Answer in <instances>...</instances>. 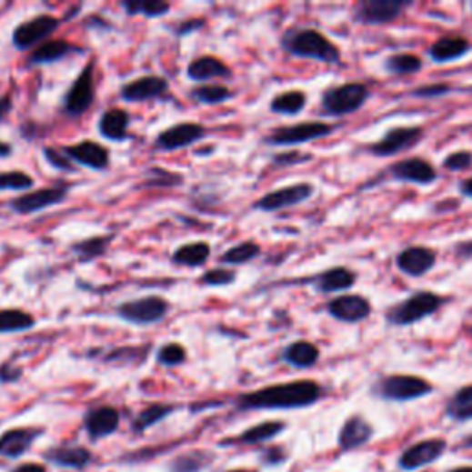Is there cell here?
I'll return each mask as SVG.
<instances>
[{
    "label": "cell",
    "mask_w": 472,
    "mask_h": 472,
    "mask_svg": "<svg viewBox=\"0 0 472 472\" xmlns=\"http://www.w3.org/2000/svg\"><path fill=\"white\" fill-rule=\"evenodd\" d=\"M306 102H308V98L303 91L292 89V91H285V93L277 95L276 98H272V102H269V111L276 115H285V116H297L305 111Z\"/></svg>",
    "instance_id": "31"
},
{
    "label": "cell",
    "mask_w": 472,
    "mask_h": 472,
    "mask_svg": "<svg viewBox=\"0 0 472 472\" xmlns=\"http://www.w3.org/2000/svg\"><path fill=\"white\" fill-rule=\"evenodd\" d=\"M95 104V75L93 63H87L78 78L73 82L71 89L63 96V113L71 118L85 115Z\"/></svg>",
    "instance_id": "12"
},
{
    "label": "cell",
    "mask_w": 472,
    "mask_h": 472,
    "mask_svg": "<svg viewBox=\"0 0 472 472\" xmlns=\"http://www.w3.org/2000/svg\"><path fill=\"white\" fill-rule=\"evenodd\" d=\"M281 48L294 57L314 59L325 65H338L342 61V50L319 30L308 26L288 28L281 37Z\"/></svg>",
    "instance_id": "2"
},
{
    "label": "cell",
    "mask_w": 472,
    "mask_h": 472,
    "mask_svg": "<svg viewBox=\"0 0 472 472\" xmlns=\"http://www.w3.org/2000/svg\"><path fill=\"white\" fill-rule=\"evenodd\" d=\"M12 154H14V146L8 145V143L0 141V159H6V157H10Z\"/></svg>",
    "instance_id": "55"
},
{
    "label": "cell",
    "mask_w": 472,
    "mask_h": 472,
    "mask_svg": "<svg viewBox=\"0 0 472 472\" xmlns=\"http://www.w3.org/2000/svg\"><path fill=\"white\" fill-rule=\"evenodd\" d=\"M235 472H246V470H235Z\"/></svg>",
    "instance_id": "57"
},
{
    "label": "cell",
    "mask_w": 472,
    "mask_h": 472,
    "mask_svg": "<svg viewBox=\"0 0 472 472\" xmlns=\"http://www.w3.org/2000/svg\"><path fill=\"white\" fill-rule=\"evenodd\" d=\"M410 6V0H362L353 8V21L364 26L389 25Z\"/></svg>",
    "instance_id": "8"
},
{
    "label": "cell",
    "mask_w": 472,
    "mask_h": 472,
    "mask_svg": "<svg viewBox=\"0 0 472 472\" xmlns=\"http://www.w3.org/2000/svg\"><path fill=\"white\" fill-rule=\"evenodd\" d=\"M459 194L465 196V197H472V177L463 179V181L459 183Z\"/></svg>",
    "instance_id": "53"
},
{
    "label": "cell",
    "mask_w": 472,
    "mask_h": 472,
    "mask_svg": "<svg viewBox=\"0 0 472 472\" xmlns=\"http://www.w3.org/2000/svg\"><path fill=\"white\" fill-rule=\"evenodd\" d=\"M63 150L73 159V163L91 170H107L111 165L109 150L95 141H82L71 146H63Z\"/></svg>",
    "instance_id": "19"
},
{
    "label": "cell",
    "mask_w": 472,
    "mask_h": 472,
    "mask_svg": "<svg viewBox=\"0 0 472 472\" xmlns=\"http://www.w3.org/2000/svg\"><path fill=\"white\" fill-rule=\"evenodd\" d=\"M425 139V129L421 126H398L384 133V137L367 146V152L375 157H393L402 152L416 148Z\"/></svg>",
    "instance_id": "7"
},
{
    "label": "cell",
    "mask_w": 472,
    "mask_h": 472,
    "mask_svg": "<svg viewBox=\"0 0 472 472\" xmlns=\"http://www.w3.org/2000/svg\"><path fill=\"white\" fill-rule=\"evenodd\" d=\"M447 414L456 421L472 419V384L457 389L447 404Z\"/></svg>",
    "instance_id": "37"
},
{
    "label": "cell",
    "mask_w": 472,
    "mask_h": 472,
    "mask_svg": "<svg viewBox=\"0 0 472 472\" xmlns=\"http://www.w3.org/2000/svg\"><path fill=\"white\" fill-rule=\"evenodd\" d=\"M43 156H45L46 163H48L50 166H54L55 170H61V172H75L73 159L65 154L63 148L46 146V148H43Z\"/></svg>",
    "instance_id": "46"
},
{
    "label": "cell",
    "mask_w": 472,
    "mask_h": 472,
    "mask_svg": "<svg viewBox=\"0 0 472 472\" xmlns=\"http://www.w3.org/2000/svg\"><path fill=\"white\" fill-rule=\"evenodd\" d=\"M432 384L421 377L414 375H391L382 378L377 384V391L386 400H397V402H407L421 398L428 393H432Z\"/></svg>",
    "instance_id": "10"
},
{
    "label": "cell",
    "mask_w": 472,
    "mask_h": 472,
    "mask_svg": "<svg viewBox=\"0 0 472 472\" xmlns=\"http://www.w3.org/2000/svg\"><path fill=\"white\" fill-rule=\"evenodd\" d=\"M66 196H69V186H46L14 197L8 207L17 215H35L63 204Z\"/></svg>",
    "instance_id": "14"
},
{
    "label": "cell",
    "mask_w": 472,
    "mask_h": 472,
    "mask_svg": "<svg viewBox=\"0 0 472 472\" xmlns=\"http://www.w3.org/2000/svg\"><path fill=\"white\" fill-rule=\"evenodd\" d=\"M312 156L310 154H303L299 150H290V152H283L274 156V165L277 166H294V165H303L306 161H310Z\"/></svg>",
    "instance_id": "49"
},
{
    "label": "cell",
    "mask_w": 472,
    "mask_h": 472,
    "mask_svg": "<svg viewBox=\"0 0 472 472\" xmlns=\"http://www.w3.org/2000/svg\"><path fill=\"white\" fill-rule=\"evenodd\" d=\"M445 450V443L439 439H430V441H421L414 447H410L400 457V465L407 470L421 468L432 461H436Z\"/></svg>",
    "instance_id": "23"
},
{
    "label": "cell",
    "mask_w": 472,
    "mask_h": 472,
    "mask_svg": "<svg viewBox=\"0 0 472 472\" xmlns=\"http://www.w3.org/2000/svg\"><path fill=\"white\" fill-rule=\"evenodd\" d=\"M452 472H472V468L465 467V468H457V470H452Z\"/></svg>",
    "instance_id": "56"
},
{
    "label": "cell",
    "mask_w": 472,
    "mask_h": 472,
    "mask_svg": "<svg viewBox=\"0 0 472 472\" xmlns=\"http://www.w3.org/2000/svg\"><path fill=\"white\" fill-rule=\"evenodd\" d=\"M369 95L367 85L360 82L332 85L321 95V113L334 118L353 115L366 105Z\"/></svg>",
    "instance_id": "4"
},
{
    "label": "cell",
    "mask_w": 472,
    "mask_h": 472,
    "mask_svg": "<svg viewBox=\"0 0 472 472\" xmlns=\"http://www.w3.org/2000/svg\"><path fill=\"white\" fill-rule=\"evenodd\" d=\"M437 262V253L427 246H410L395 256V266L407 277L419 279L432 272Z\"/></svg>",
    "instance_id": "16"
},
{
    "label": "cell",
    "mask_w": 472,
    "mask_h": 472,
    "mask_svg": "<svg viewBox=\"0 0 472 472\" xmlns=\"http://www.w3.org/2000/svg\"><path fill=\"white\" fill-rule=\"evenodd\" d=\"M260 253H262V249L256 242L246 240V242L231 246L227 251H224L220 256V262L224 266H244V264H249L255 258H258Z\"/></svg>",
    "instance_id": "34"
},
{
    "label": "cell",
    "mask_w": 472,
    "mask_h": 472,
    "mask_svg": "<svg viewBox=\"0 0 472 472\" xmlns=\"http://www.w3.org/2000/svg\"><path fill=\"white\" fill-rule=\"evenodd\" d=\"M73 52H80V48H76L73 43L63 41V39H50L43 45H39L37 48L32 50L28 63L30 65H50L55 61H61L63 57H66Z\"/></svg>",
    "instance_id": "25"
},
{
    "label": "cell",
    "mask_w": 472,
    "mask_h": 472,
    "mask_svg": "<svg viewBox=\"0 0 472 472\" xmlns=\"http://www.w3.org/2000/svg\"><path fill=\"white\" fill-rule=\"evenodd\" d=\"M308 283L323 296L340 294L351 290L357 285V274L346 266H334L312 277Z\"/></svg>",
    "instance_id": "20"
},
{
    "label": "cell",
    "mask_w": 472,
    "mask_h": 472,
    "mask_svg": "<svg viewBox=\"0 0 472 472\" xmlns=\"http://www.w3.org/2000/svg\"><path fill=\"white\" fill-rule=\"evenodd\" d=\"M321 397V387L314 380H296L267 386L258 391L242 395L238 398L240 408L244 410H294L306 408L317 402Z\"/></svg>",
    "instance_id": "1"
},
{
    "label": "cell",
    "mask_w": 472,
    "mask_h": 472,
    "mask_svg": "<svg viewBox=\"0 0 472 472\" xmlns=\"http://www.w3.org/2000/svg\"><path fill=\"white\" fill-rule=\"evenodd\" d=\"M14 472H45V468L41 465H35V463H28V465H23L19 467L17 470Z\"/></svg>",
    "instance_id": "54"
},
{
    "label": "cell",
    "mask_w": 472,
    "mask_h": 472,
    "mask_svg": "<svg viewBox=\"0 0 472 472\" xmlns=\"http://www.w3.org/2000/svg\"><path fill=\"white\" fill-rule=\"evenodd\" d=\"M443 166L450 172H463L467 168L472 166V154L467 152V150H459V152H454L450 154L445 161H443Z\"/></svg>",
    "instance_id": "47"
},
{
    "label": "cell",
    "mask_w": 472,
    "mask_h": 472,
    "mask_svg": "<svg viewBox=\"0 0 472 472\" xmlns=\"http://www.w3.org/2000/svg\"><path fill=\"white\" fill-rule=\"evenodd\" d=\"M122 8L129 17L145 15L148 19H157L170 12V5L161 3V0H126L122 3Z\"/></svg>",
    "instance_id": "36"
},
{
    "label": "cell",
    "mask_w": 472,
    "mask_h": 472,
    "mask_svg": "<svg viewBox=\"0 0 472 472\" xmlns=\"http://www.w3.org/2000/svg\"><path fill=\"white\" fill-rule=\"evenodd\" d=\"M35 186V181L30 174L21 170L0 172V192H23L26 194Z\"/></svg>",
    "instance_id": "40"
},
{
    "label": "cell",
    "mask_w": 472,
    "mask_h": 472,
    "mask_svg": "<svg viewBox=\"0 0 472 472\" xmlns=\"http://www.w3.org/2000/svg\"><path fill=\"white\" fill-rule=\"evenodd\" d=\"M316 188L310 183H296V185H288L283 188H276L272 192L264 194L262 197H258L253 209L260 211V213H277V211H285L296 206L305 204L312 196H314Z\"/></svg>",
    "instance_id": "9"
},
{
    "label": "cell",
    "mask_w": 472,
    "mask_h": 472,
    "mask_svg": "<svg viewBox=\"0 0 472 472\" xmlns=\"http://www.w3.org/2000/svg\"><path fill=\"white\" fill-rule=\"evenodd\" d=\"M235 96V93L224 85H197L194 89H190V98L197 104L204 105H220L227 100H231Z\"/></svg>",
    "instance_id": "38"
},
{
    "label": "cell",
    "mask_w": 472,
    "mask_h": 472,
    "mask_svg": "<svg viewBox=\"0 0 472 472\" xmlns=\"http://www.w3.org/2000/svg\"><path fill=\"white\" fill-rule=\"evenodd\" d=\"M35 326V317L23 308H0V334L26 332Z\"/></svg>",
    "instance_id": "32"
},
{
    "label": "cell",
    "mask_w": 472,
    "mask_h": 472,
    "mask_svg": "<svg viewBox=\"0 0 472 472\" xmlns=\"http://www.w3.org/2000/svg\"><path fill=\"white\" fill-rule=\"evenodd\" d=\"M472 50V45L468 39L452 35V37H441L428 48V57L434 63H452L461 59Z\"/></svg>",
    "instance_id": "24"
},
{
    "label": "cell",
    "mask_w": 472,
    "mask_h": 472,
    "mask_svg": "<svg viewBox=\"0 0 472 472\" xmlns=\"http://www.w3.org/2000/svg\"><path fill=\"white\" fill-rule=\"evenodd\" d=\"M118 423H120V416L111 407H100V408L89 412V416L85 419L87 432L95 439H100V437H105V436L113 434L118 428Z\"/></svg>",
    "instance_id": "28"
},
{
    "label": "cell",
    "mask_w": 472,
    "mask_h": 472,
    "mask_svg": "<svg viewBox=\"0 0 472 472\" xmlns=\"http://www.w3.org/2000/svg\"><path fill=\"white\" fill-rule=\"evenodd\" d=\"M319 357H321V353H319L317 346H314L312 342H306V340L292 342L283 351V360L296 369L314 367L319 362Z\"/></svg>",
    "instance_id": "26"
},
{
    "label": "cell",
    "mask_w": 472,
    "mask_h": 472,
    "mask_svg": "<svg viewBox=\"0 0 472 472\" xmlns=\"http://www.w3.org/2000/svg\"><path fill=\"white\" fill-rule=\"evenodd\" d=\"M373 312V306L367 297L360 294L338 296L326 303V314L340 323L357 325L366 321Z\"/></svg>",
    "instance_id": "15"
},
{
    "label": "cell",
    "mask_w": 472,
    "mask_h": 472,
    "mask_svg": "<svg viewBox=\"0 0 472 472\" xmlns=\"http://www.w3.org/2000/svg\"><path fill=\"white\" fill-rule=\"evenodd\" d=\"M206 23L204 21H199V19H190V21H185V23H181L179 26H177V30H176V34L177 35H188V34H192V32H197L201 26H204Z\"/></svg>",
    "instance_id": "51"
},
{
    "label": "cell",
    "mask_w": 472,
    "mask_h": 472,
    "mask_svg": "<svg viewBox=\"0 0 472 472\" xmlns=\"http://www.w3.org/2000/svg\"><path fill=\"white\" fill-rule=\"evenodd\" d=\"M283 430H285V425H283V423L267 421V423H262V425H258V427L249 428V430L242 436V441H246V443H260V441L276 437V436H277L279 432H283Z\"/></svg>",
    "instance_id": "43"
},
{
    "label": "cell",
    "mask_w": 472,
    "mask_h": 472,
    "mask_svg": "<svg viewBox=\"0 0 472 472\" xmlns=\"http://www.w3.org/2000/svg\"><path fill=\"white\" fill-rule=\"evenodd\" d=\"M61 19L50 15V14H41L35 15L30 21H25L15 26L12 34V43L17 50H32L37 48L39 45L46 43V39L59 28Z\"/></svg>",
    "instance_id": "11"
},
{
    "label": "cell",
    "mask_w": 472,
    "mask_h": 472,
    "mask_svg": "<svg viewBox=\"0 0 472 472\" xmlns=\"http://www.w3.org/2000/svg\"><path fill=\"white\" fill-rule=\"evenodd\" d=\"M423 59L417 54L400 52L393 54L384 61V69L391 76H412L423 71Z\"/></svg>",
    "instance_id": "30"
},
{
    "label": "cell",
    "mask_w": 472,
    "mask_h": 472,
    "mask_svg": "<svg viewBox=\"0 0 472 472\" xmlns=\"http://www.w3.org/2000/svg\"><path fill=\"white\" fill-rule=\"evenodd\" d=\"M213 255V247L207 242H190V244H183L179 246L174 255H172V262L176 266H183V267H201L209 262Z\"/></svg>",
    "instance_id": "27"
},
{
    "label": "cell",
    "mask_w": 472,
    "mask_h": 472,
    "mask_svg": "<svg viewBox=\"0 0 472 472\" xmlns=\"http://www.w3.org/2000/svg\"><path fill=\"white\" fill-rule=\"evenodd\" d=\"M168 91V82L163 76H143L120 87V100L126 104H143L161 98Z\"/></svg>",
    "instance_id": "18"
},
{
    "label": "cell",
    "mask_w": 472,
    "mask_h": 472,
    "mask_svg": "<svg viewBox=\"0 0 472 472\" xmlns=\"http://www.w3.org/2000/svg\"><path fill=\"white\" fill-rule=\"evenodd\" d=\"M129 124L131 115L126 109L113 107L102 113L98 120V133L107 141L124 143L126 139H129Z\"/></svg>",
    "instance_id": "22"
},
{
    "label": "cell",
    "mask_w": 472,
    "mask_h": 472,
    "mask_svg": "<svg viewBox=\"0 0 472 472\" xmlns=\"http://www.w3.org/2000/svg\"><path fill=\"white\" fill-rule=\"evenodd\" d=\"M371 432H373L371 427L360 416H353L351 419H347V423L342 428L340 445H342L344 450L357 448L371 437Z\"/></svg>",
    "instance_id": "33"
},
{
    "label": "cell",
    "mask_w": 472,
    "mask_h": 472,
    "mask_svg": "<svg viewBox=\"0 0 472 472\" xmlns=\"http://www.w3.org/2000/svg\"><path fill=\"white\" fill-rule=\"evenodd\" d=\"M197 283L201 286H215V288L229 286V285L236 283V272L231 267H213V269H209V272L201 276L197 279Z\"/></svg>",
    "instance_id": "41"
},
{
    "label": "cell",
    "mask_w": 472,
    "mask_h": 472,
    "mask_svg": "<svg viewBox=\"0 0 472 472\" xmlns=\"http://www.w3.org/2000/svg\"><path fill=\"white\" fill-rule=\"evenodd\" d=\"M91 454L84 448H59L50 454V459L63 467H84L89 461Z\"/></svg>",
    "instance_id": "42"
},
{
    "label": "cell",
    "mask_w": 472,
    "mask_h": 472,
    "mask_svg": "<svg viewBox=\"0 0 472 472\" xmlns=\"http://www.w3.org/2000/svg\"><path fill=\"white\" fill-rule=\"evenodd\" d=\"M452 91V87L448 84H432V85H423L412 91V96L416 98H423V100H430V98H441L447 96Z\"/></svg>",
    "instance_id": "48"
},
{
    "label": "cell",
    "mask_w": 472,
    "mask_h": 472,
    "mask_svg": "<svg viewBox=\"0 0 472 472\" xmlns=\"http://www.w3.org/2000/svg\"><path fill=\"white\" fill-rule=\"evenodd\" d=\"M389 176L400 183H412V185H432L437 181V170L436 166L423 159V157H410L402 159L398 163H393L387 168Z\"/></svg>",
    "instance_id": "17"
},
{
    "label": "cell",
    "mask_w": 472,
    "mask_h": 472,
    "mask_svg": "<svg viewBox=\"0 0 472 472\" xmlns=\"http://www.w3.org/2000/svg\"><path fill=\"white\" fill-rule=\"evenodd\" d=\"M113 235H102V236H91L85 240H80L76 244H73L71 251L82 260V262H89L95 260L102 255H105L107 246L113 242Z\"/></svg>",
    "instance_id": "35"
},
{
    "label": "cell",
    "mask_w": 472,
    "mask_h": 472,
    "mask_svg": "<svg viewBox=\"0 0 472 472\" xmlns=\"http://www.w3.org/2000/svg\"><path fill=\"white\" fill-rule=\"evenodd\" d=\"M157 362L165 367H177L186 362V349L181 344L170 342L157 351Z\"/></svg>",
    "instance_id": "44"
},
{
    "label": "cell",
    "mask_w": 472,
    "mask_h": 472,
    "mask_svg": "<svg viewBox=\"0 0 472 472\" xmlns=\"http://www.w3.org/2000/svg\"><path fill=\"white\" fill-rule=\"evenodd\" d=\"M170 308L172 305L165 297L152 294L146 297L120 303L116 306V316L135 326H150L161 323L168 316Z\"/></svg>",
    "instance_id": "5"
},
{
    "label": "cell",
    "mask_w": 472,
    "mask_h": 472,
    "mask_svg": "<svg viewBox=\"0 0 472 472\" xmlns=\"http://www.w3.org/2000/svg\"><path fill=\"white\" fill-rule=\"evenodd\" d=\"M207 137V127L196 122H181L163 129L154 141L157 152H177Z\"/></svg>",
    "instance_id": "13"
},
{
    "label": "cell",
    "mask_w": 472,
    "mask_h": 472,
    "mask_svg": "<svg viewBox=\"0 0 472 472\" xmlns=\"http://www.w3.org/2000/svg\"><path fill=\"white\" fill-rule=\"evenodd\" d=\"M172 412L170 407H161V404H156V407L146 408L145 412H141V416L135 419V428L137 430H146L148 427L159 423L163 417H166Z\"/></svg>",
    "instance_id": "45"
},
{
    "label": "cell",
    "mask_w": 472,
    "mask_h": 472,
    "mask_svg": "<svg viewBox=\"0 0 472 472\" xmlns=\"http://www.w3.org/2000/svg\"><path fill=\"white\" fill-rule=\"evenodd\" d=\"M186 76L192 82H209V80H227L233 76L231 66L216 55H199L192 59L186 66Z\"/></svg>",
    "instance_id": "21"
},
{
    "label": "cell",
    "mask_w": 472,
    "mask_h": 472,
    "mask_svg": "<svg viewBox=\"0 0 472 472\" xmlns=\"http://www.w3.org/2000/svg\"><path fill=\"white\" fill-rule=\"evenodd\" d=\"M183 183H185L183 174L154 166L145 174V183L141 185V188H177Z\"/></svg>",
    "instance_id": "39"
},
{
    "label": "cell",
    "mask_w": 472,
    "mask_h": 472,
    "mask_svg": "<svg viewBox=\"0 0 472 472\" xmlns=\"http://www.w3.org/2000/svg\"><path fill=\"white\" fill-rule=\"evenodd\" d=\"M12 109H14V100H12V95H5V96H0V124H3V122L8 118V115L12 113Z\"/></svg>",
    "instance_id": "52"
},
{
    "label": "cell",
    "mask_w": 472,
    "mask_h": 472,
    "mask_svg": "<svg viewBox=\"0 0 472 472\" xmlns=\"http://www.w3.org/2000/svg\"><path fill=\"white\" fill-rule=\"evenodd\" d=\"M21 375H23L21 367H15L12 364H3V366H0V382H5V384L17 382L21 378Z\"/></svg>",
    "instance_id": "50"
},
{
    "label": "cell",
    "mask_w": 472,
    "mask_h": 472,
    "mask_svg": "<svg viewBox=\"0 0 472 472\" xmlns=\"http://www.w3.org/2000/svg\"><path fill=\"white\" fill-rule=\"evenodd\" d=\"M443 305L445 297H441L439 294L419 290L404 301H398L397 305L389 306L384 314V319L391 326H410L434 316Z\"/></svg>",
    "instance_id": "3"
},
{
    "label": "cell",
    "mask_w": 472,
    "mask_h": 472,
    "mask_svg": "<svg viewBox=\"0 0 472 472\" xmlns=\"http://www.w3.org/2000/svg\"><path fill=\"white\" fill-rule=\"evenodd\" d=\"M334 131L332 124L326 122H299L294 126H283L276 127L266 135L264 143L276 148H286V146H299L306 143H314L319 139L328 137Z\"/></svg>",
    "instance_id": "6"
},
{
    "label": "cell",
    "mask_w": 472,
    "mask_h": 472,
    "mask_svg": "<svg viewBox=\"0 0 472 472\" xmlns=\"http://www.w3.org/2000/svg\"><path fill=\"white\" fill-rule=\"evenodd\" d=\"M37 437L35 430L30 428H15L8 430L0 437V454L8 457H19L23 456Z\"/></svg>",
    "instance_id": "29"
}]
</instances>
